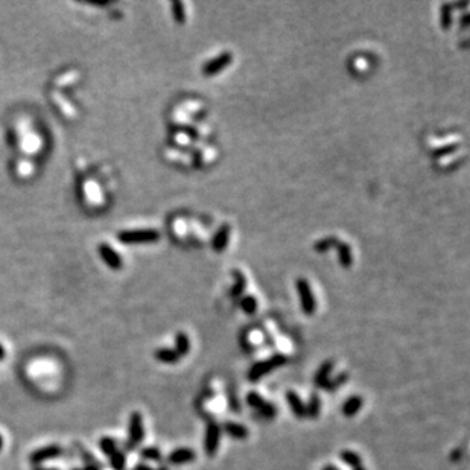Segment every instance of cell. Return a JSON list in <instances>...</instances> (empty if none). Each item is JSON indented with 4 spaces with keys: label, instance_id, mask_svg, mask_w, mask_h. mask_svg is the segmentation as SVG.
Here are the masks:
<instances>
[{
    "label": "cell",
    "instance_id": "1",
    "mask_svg": "<svg viewBox=\"0 0 470 470\" xmlns=\"http://www.w3.org/2000/svg\"><path fill=\"white\" fill-rule=\"evenodd\" d=\"M286 361H288L286 356H283L280 353H277V354H274V356H271L265 361H259L254 365H251V368L247 373V379L250 382H259L263 376H266L271 371L283 367L286 364Z\"/></svg>",
    "mask_w": 470,
    "mask_h": 470
},
{
    "label": "cell",
    "instance_id": "2",
    "mask_svg": "<svg viewBox=\"0 0 470 470\" xmlns=\"http://www.w3.org/2000/svg\"><path fill=\"white\" fill-rule=\"evenodd\" d=\"M128 434L129 438L125 443V451H134L137 444H140L145 438V426H143V417L139 411H134L129 415L128 421Z\"/></svg>",
    "mask_w": 470,
    "mask_h": 470
},
{
    "label": "cell",
    "instance_id": "3",
    "mask_svg": "<svg viewBox=\"0 0 470 470\" xmlns=\"http://www.w3.org/2000/svg\"><path fill=\"white\" fill-rule=\"evenodd\" d=\"M295 288H297V293H298L300 301H301L303 312L306 315H312L317 310V301H315V297H314V293H312L307 280L306 279H297Z\"/></svg>",
    "mask_w": 470,
    "mask_h": 470
},
{
    "label": "cell",
    "instance_id": "4",
    "mask_svg": "<svg viewBox=\"0 0 470 470\" xmlns=\"http://www.w3.org/2000/svg\"><path fill=\"white\" fill-rule=\"evenodd\" d=\"M221 443V426L216 421H209L206 429V440H204V451L207 457L213 458L218 454Z\"/></svg>",
    "mask_w": 470,
    "mask_h": 470
},
{
    "label": "cell",
    "instance_id": "5",
    "mask_svg": "<svg viewBox=\"0 0 470 470\" xmlns=\"http://www.w3.org/2000/svg\"><path fill=\"white\" fill-rule=\"evenodd\" d=\"M119 240L123 243H140V242H154L160 235L157 230H132V232H120Z\"/></svg>",
    "mask_w": 470,
    "mask_h": 470
},
{
    "label": "cell",
    "instance_id": "6",
    "mask_svg": "<svg viewBox=\"0 0 470 470\" xmlns=\"http://www.w3.org/2000/svg\"><path fill=\"white\" fill-rule=\"evenodd\" d=\"M62 455V447L58 444H51V446H46V447H40L37 449L35 452H32L29 455V461L31 464L34 466H38L48 460H54V458H58Z\"/></svg>",
    "mask_w": 470,
    "mask_h": 470
},
{
    "label": "cell",
    "instance_id": "7",
    "mask_svg": "<svg viewBox=\"0 0 470 470\" xmlns=\"http://www.w3.org/2000/svg\"><path fill=\"white\" fill-rule=\"evenodd\" d=\"M232 59H233V55H232L230 52H224V54L218 55L216 58L207 61V62L203 65L201 70H203V73H204L206 76H213V75L219 73L221 70H224V69L232 62Z\"/></svg>",
    "mask_w": 470,
    "mask_h": 470
},
{
    "label": "cell",
    "instance_id": "8",
    "mask_svg": "<svg viewBox=\"0 0 470 470\" xmlns=\"http://www.w3.org/2000/svg\"><path fill=\"white\" fill-rule=\"evenodd\" d=\"M196 458V454L193 449L190 447H178L175 451H172L168 457V461L174 466L178 464H186V463H190Z\"/></svg>",
    "mask_w": 470,
    "mask_h": 470
},
{
    "label": "cell",
    "instance_id": "9",
    "mask_svg": "<svg viewBox=\"0 0 470 470\" xmlns=\"http://www.w3.org/2000/svg\"><path fill=\"white\" fill-rule=\"evenodd\" d=\"M285 399L288 402V405L291 407V411L295 415V418L301 420L306 417V408H304V402L301 400V397L295 393V391H288L285 394Z\"/></svg>",
    "mask_w": 470,
    "mask_h": 470
},
{
    "label": "cell",
    "instance_id": "10",
    "mask_svg": "<svg viewBox=\"0 0 470 470\" xmlns=\"http://www.w3.org/2000/svg\"><path fill=\"white\" fill-rule=\"evenodd\" d=\"M333 370V362L332 361H326L320 365V368L317 370L315 376H314V385L317 388H324V385L327 384V381L330 379V373Z\"/></svg>",
    "mask_w": 470,
    "mask_h": 470
},
{
    "label": "cell",
    "instance_id": "11",
    "mask_svg": "<svg viewBox=\"0 0 470 470\" xmlns=\"http://www.w3.org/2000/svg\"><path fill=\"white\" fill-rule=\"evenodd\" d=\"M222 429H224L226 434H229L235 440H245L248 437V429L243 424L236 423V421H226Z\"/></svg>",
    "mask_w": 470,
    "mask_h": 470
},
{
    "label": "cell",
    "instance_id": "12",
    "mask_svg": "<svg viewBox=\"0 0 470 470\" xmlns=\"http://www.w3.org/2000/svg\"><path fill=\"white\" fill-rule=\"evenodd\" d=\"M229 237H230V226L224 224V226L218 230V233L215 235V237H213V240H212V248H213L215 251H222V250L227 247V243H229Z\"/></svg>",
    "mask_w": 470,
    "mask_h": 470
},
{
    "label": "cell",
    "instance_id": "13",
    "mask_svg": "<svg viewBox=\"0 0 470 470\" xmlns=\"http://www.w3.org/2000/svg\"><path fill=\"white\" fill-rule=\"evenodd\" d=\"M362 405H364L362 397H359V396H352V397L346 399V402L343 404L341 411H343V414H344L346 417H354V415L359 412V410L362 408Z\"/></svg>",
    "mask_w": 470,
    "mask_h": 470
},
{
    "label": "cell",
    "instance_id": "14",
    "mask_svg": "<svg viewBox=\"0 0 470 470\" xmlns=\"http://www.w3.org/2000/svg\"><path fill=\"white\" fill-rule=\"evenodd\" d=\"M99 253H101V256H102V259L111 266V268H115V270H119L120 266H122V260H120V257H119V254L115 251V250H111L108 245H101V248H99Z\"/></svg>",
    "mask_w": 470,
    "mask_h": 470
},
{
    "label": "cell",
    "instance_id": "15",
    "mask_svg": "<svg viewBox=\"0 0 470 470\" xmlns=\"http://www.w3.org/2000/svg\"><path fill=\"white\" fill-rule=\"evenodd\" d=\"M304 408H306V417L309 418H318L320 411H321V400H320V396L317 393H312L310 397H309V402L304 404Z\"/></svg>",
    "mask_w": 470,
    "mask_h": 470
},
{
    "label": "cell",
    "instance_id": "16",
    "mask_svg": "<svg viewBox=\"0 0 470 470\" xmlns=\"http://www.w3.org/2000/svg\"><path fill=\"white\" fill-rule=\"evenodd\" d=\"M340 458L343 460V463H344L346 466H349V467H352V469L362 467V458H361L356 452H353V451H349V449L341 451Z\"/></svg>",
    "mask_w": 470,
    "mask_h": 470
},
{
    "label": "cell",
    "instance_id": "17",
    "mask_svg": "<svg viewBox=\"0 0 470 470\" xmlns=\"http://www.w3.org/2000/svg\"><path fill=\"white\" fill-rule=\"evenodd\" d=\"M154 356H155L157 361L165 362V364H175V362H178V361L181 359L174 349H166V347L155 350V352H154Z\"/></svg>",
    "mask_w": 470,
    "mask_h": 470
},
{
    "label": "cell",
    "instance_id": "18",
    "mask_svg": "<svg viewBox=\"0 0 470 470\" xmlns=\"http://www.w3.org/2000/svg\"><path fill=\"white\" fill-rule=\"evenodd\" d=\"M180 357L189 354L190 352V341H189V337L184 333V332H178L175 335V349H174Z\"/></svg>",
    "mask_w": 470,
    "mask_h": 470
},
{
    "label": "cell",
    "instance_id": "19",
    "mask_svg": "<svg viewBox=\"0 0 470 470\" xmlns=\"http://www.w3.org/2000/svg\"><path fill=\"white\" fill-rule=\"evenodd\" d=\"M340 251V262L344 268H349L352 265V248L349 247V243H344V242H337L335 245Z\"/></svg>",
    "mask_w": 470,
    "mask_h": 470
},
{
    "label": "cell",
    "instance_id": "20",
    "mask_svg": "<svg viewBox=\"0 0 470 470\" xmlns=\"http://www.w3.org/2000/svg\"><path fill=\"white\" fill-rule=\"evenodd\" d=\"M40 139L34 134H29L28 137H25L23 143H21V149L28 154H35L40 149Z\"/></svg>",
    "mask_w": 470,
    "mask_h": 470
},
{
    "label": "cell",
    "instance_id": "21",
    "mask_svg": "<svg viewBox=\"0 0 470 470\" xmlns=\"http://www.w3.org/2000/svg\"><path fill=\"white\" fill-rule=\"evenodd\" d=\"M99 446H101V451H102L104 455L111 457L115 452H118V443L111 437H102L101 441H99Z\"/></svg>",
    "mask_w": 470,
    "mask_h": 470
},
{
    "label": "cell",
    "instance_id": "22",
    "mask_svg": "<svg viewBox=\"0 0 470 470\" xmlns=\"http://www.w3.org/2000/svg\"><path fill=\"white\" fill-rule=\"evenodd\" d=\"M347 381H349V374H347V373H340L337 377H333V379H329V381H327V384L324 385V390H326V391H329V393H332V391H335L338 387L344 385Z\"/></svg>",
    "mask_w": 470,
    "mask_h": 470
},
{
    "label": "cell",
    "instance_id": "23",
    "mask_svg": "<svg viewBox=\"0 0 470 470\" xmlns=\"http://www.w3.org/2000/svg\"><path fill=\"white\" fill-rule=\"evenodd\" d=\"M140 457L143 460H149V461H160L162 460V452L155 446H148V447H142Z\"/></svg>",
    "mask_w": 470,
    "mask_h": 470
},
{
    "label": "cell",
    "instance_id": "24",
    "mask_svg": "<svg viewBox=\"0 0 470 470\" xmlns=\"http://www.w3.org/2000/svg\"><path fill=\"white\" fill-rule=\"evenodd\" d=\"M452 23V6L449 3L441 5V28L449 29Z\"/></svg>",
    "mask_w": 470,
    "mask_h": 470
},
{
    "label": "cell",
    "instance_id": "25",
    "mask_svg": "<svg viewBox=\"0 0 470 470\" xmlns=\"http://www.w3.org/2000/svg\"><path fill=\"white\" fill-rule=\"evenodd\" d=\"M110 466L113 470H125L126 466V458H125V454H122L120 451L115 452L111 457H110Z\"/></svg>",
    "mask_w": 470,
    "mask_h": 470
},
{
    "label": "cell",
    "instance_id": "26",
    "mask_svg": "<svg viewBox=\"0 0 470 470\" xmlns=\"http://www.w3.org/2000/svg\"><path fill=\"white\" fill-rule=\"evenodd\" d=\"M257 412H259L260 417H263V418H266V420H271V418H274V417L277 415V408H276V405H273L271 402H266V400H265V404L257 410Z\"/></svg>",
    "mask_w": 470,
    "mask_h": 470
},
{
    "label": "cell",
    "instance_id": "27",
    "mask_svg": "<svg viewBox=\"0 0 470 470\" xmlns=\"http://www.w3.org/2000/svg\"><path fill=\"white\" fill-rule=\"evenodd\" d=\"M263 404H265V399H263L259 393L251 391V393L247 394V405H248L250 408H254V410L257 411Z\"/></svg>",
    "mask_w": 470,
    "mask_h": 470
},
{
    "label": "cell",
    "instance_id": "28",
    "mask_svg": "<svg viewBox=\"0 0 470 470\" xmlns=\"http://www.w3.org/2000/svg\"><path fill=\"white\" fill-rule=\"evenodd\" d=\"M172 15L178 25L186 21V12H184V5L181 2H172Z\"/></svg>",
    "mask_w": 470,
    "mask_h": 470
},
{
    "label": "cell",
    "instance_id": "29",
    "mask_svg": "<svg viewBox=\"0 0 470 470\" xmlns=\"http://www.w3.org/2000/svg\"><path fill=\"white\" fill-rule=\"evenodd\" d=\"M233 276L236 277V285H235V288L232 289V295H233V297H239V295L243 293L247 282H245L243 274H242V273H239V271H233Z\"/></svg>",
    "mask_w": 470,
    "mask_h": 470
},
{
    "label": "cell",
    "instance_id": "30",
    "mask_svg": "<svg viewBox=\"0 0 470 470\" xmlns=\"http://www.w3.org/2000/svg\"><path fill=\"white\" fill-rule=\"evenodd\" d=\"M240 307H242V309H243V312H247V314H254V312H256V309H257V301H256V298H254V297L248 295V297L242 298V301H240Z\"/></svg>",
    "mask_w": 470,
    "mask_h": 470
},
{
    "label": "cell",
    "instance_id": "31",
    "mask_svg": "<svg viewBox=\"0 0 470 470\" xmlns=\"http://www.w3.org/2000/svg\"><path fill=\"white\" fill-rule=\"evenodd\" d=\"M84 192H85L87 199H88L90 203H95V196L98 195V189H96V184H93V181H90V180L85 181Z\"/></svg>",
    "mask_w": 470,
    "mask_h": 470
},
{
    "label": "cell",
    "instance_id": "32",
    "mask_svg": "<svg viewBox=\"0 0 470 470\" xmlns=\"http://www.w3.org/2000/svg\"><path fill=\"white\" fill-rule=\"evenodd\" d=\"M337 242H338V240H337V239H333V237L321 239V240H318V242L315 243V250H317V251H320V253H321V251H327V250H329L332 245L335 247V245H337Z\"/></svg>",
    "mask_w": 470,
    "mask_h": 470
},
{
    "label": "cell",
    "instance_id": "33",
    "mask_svg": "<svg viewBox=\"0 0 470 470\" xmlns=\"http://www.w3.org/2000/svg\"><path fill=\"white\" fill-rule=\"evenodd\" d=\"M55 102H57L59 107H61V110L64 111V115H67V116H73V110H72L70 104L64 102V101L61 99V96H58V95H55Z\"/></svg>",
    "mask_w": 470,
    "mask_h": 470
},
{
    "label": "cell",
    "instance_id": "34",
    "mask_svg": "<svg viewBox=\"0 0 470 470\" xmlns=\"http://www.w3.org/2000/svg\"><path fill=\"white\" fill-rule=\"evenodd\" d=\"M79 451H81V455L84 457V460L87 461V464H90V466H98V460L95 458V457H92L84 447H79ZM99 467V466H98Z\"/></svg>",
    "mask_w": 470,
    "mask_h": 470
},
{
    "label": "cell",
    "instance_id": "35",
    "mask_svg": "<svg viewBox=\"0 0 470 470\" xmlns=\"http://www.w3.org/2000/svg\"><path fill=\"white\" fill-rule=\"evenodd\" d=\"M32 169H34V168H32L31 163H25V162H23V163H20V166H18V174L21 176H26L32 172Z\"/></svg>",
    "mask_w": 470,
    "mask_h": 470
},
{
    "label": "cell",
    "instance_id": "36",
    "mask_svg": "<svg viewBox=\"0 0 470 470\" xmlns=\"http://www.w3.org/2000/svg\"><path fill=\"white\" fill-rule=\"evenodd\" d=\"M461 455H463L461 449H454V452H452V455H451V460H452L454 463H457V461L461 458Z\"/></svg>",
    "mask_w": 470,
    "mask_h": 470
},
{
    "label": "cell",
    "instance_id": "37",
    "mask_svg": "<svg viewBox=\"0 0 470 470\" xmlns=\"http://www.w3.org/2000/svg\"><path fill=\"white\" fill-rule=\"evenodd\" d=\"M136 470H154V469H151V467H149V466H146V464H137V466H136ZM157 470H169V469H168V467H160V469H157Z\"/></svg>",
    "mask_w": 470,
    "mask_h": 470
},
{
    "label": "cell",
    "instance_id": "38",
    "mask_svg": "<svg viewBox=\"0 0 470 470\" xmlns=\"http://www.w3.org/2000/svg\"><path fill=\"white\" fill-rule=\"evenodd\" d=\"M455 149V145H452L451 148H447V149H443V151H438L437 154H447V152H451V151H454Z\"/></svg>",
    "mask_w": 470,
    "mask_h": 470
},
{
    "label": "cell",
    "instance_id": "39",
    "mask_svg": "<svg viewBox=\"0 0 470 470\" xmlns=\"http://www.w3.org/2000/svg\"><path fill=\"white\" fill-rule=\"evenodd\" d=\"M82 470H99V467H98V466H90V464H87Z\"/></svg>",
    "mask_w": 470,
    "mask_h": 470
},
{
    "label": "cell",
    "instance_id": "40",
    "mask_svg": "<svg viewBox=\"0 0 470 470\" xmlns=\"http://www.w3.org/2000/svg\"><path fill=\"white\" fill-rule=\"evenodd\" d=\"M323 470H340L338 467H335V466H332V464H329V466H326Z\"/></svg>",
    "mask_w": 470,
    "mask_h": 470
},
{
    "label": "cell",
    "instance_id": "41",
    "mask_svg": "<svg viewBox=\"0 0 470 470\" xmlns=\"http://www.w3.org/2000/svg\"><path fill=\"white\" fill-rule=\"evenodd\" d=\"M3 357H5V349H3V347L0 346V361H2Z\"/></svg>",
    "mask_w": 470,
    "mask_h": 470
},
{
    "label": "cell",
    "instance_id": "42",
    "mask_svg": "<svg viewBox=\"0 0 470 470\" xmlns=\"http://www.w3.org/2000/svg\"><path fill=\"white\" fill-rule=\"evenodd\" d=\"M2 447H3V438H2V435H0V451H2Z\"/></svg>",
    "mask_w": 470,
    "mask_h": 470
},
{
    "label": "cell",
    "instance_id": "43",
    "mask_svg": "<svg viewBox=\"0 0 470 470\" xmlns=\"http://www.w3.org/2000/svg\"><path fill=\"white\" fill-rule=\"evenodd\" d=\"M34 470H58V469H43V467H35Z\"/></svg>",
    "mask_w": 470,
    "mask_h": 470
},
{
    "label": "cell",
    "instance_id": "44",
    "mask_svg": "<svg viewBox=\"0 0 470 470\" xmlns=\"http://www.w3.org/2000/svg\"><path fill=\"white\" fill-rule=\"evenodd\" d=\"M353 470H367L365 467H357V469H353Z\"/></svg>",
    "mask_w": 470,
    "mask_h": 470
},
{
    "label": "cell",
    "instance_id": "45",
    "mask_svg": "<svg viewBox=\"0 0 470 470\" xmlns=\"http://www.w3.org/2000/svg\"><path fill=\"white\" fill-rule=\"evenodd\" d=\"M73 470H81V469H73Z\"/></svg>",
    "mask_w": 470,
    "mask_h": 470
}]
</instances>
